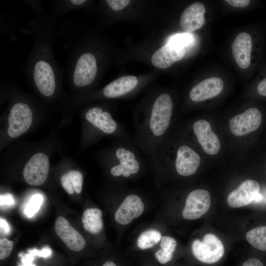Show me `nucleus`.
Wrapping results in <instances>:
<instances>
[{
  "instance_id": "f257e3e1",
  "label": "nucleus",
  "mask_w": 266,
  "mask_h": 266,
  "mask_svg": "<svg viewBox=\"0 0 266 266\" xmlns=\"http://www.w3.org/2000/svg\"><path fill=\"white\" fill-rule=\"evenodd\" d=\"M172 109L170 96L163 93L156 98L149 109L137 113L134 117L133 143L154 164L159 148L167 136Z\"/></svg>"
},
{
  "instance_id": "f03ea898",
  "label": "nucleus",
  "mask_w": 266,
  "mask_h": 266,
  "mask_svg": "<svg viewBox=\"0 0 266 266\" xmlns=\"http://www.w3.org/2000/svg\"><path fill=\"white\" fill-rule=\"evenodd\" d=\"M139 151L133 142L120 139L113 152L114 164L110 168L111 174L114 177L128 178L137 174L143 161Z\"/></svg>"
},
{
  "instance_id": "7ed1b4c3",
  "label": "nucleus",
  "mask_w": 266,
  "mask_h": 266,
  "mask_svg": "<svg viewBox=\"0 0 266 266\" xmlns=\"http://www.w3.org/2000/svg\"><path fill=\"white\" fill-rule=\"evenodd\" d=\"M159 148H162L169 153L162 147ZM172 156V158L163 152H159L155 164L159 159L172 161L176 172L182 176L193 175L200 165V158L199 155L191 147L185 144L179 146L175 152V156Z\"/></svg>"
},
{
  "instance_id": "20e7f679",
  "label": "nucleus",
  "mask_w": 266,
  "mask_h": 266,
  "mask_svg": "<svg viewBox=\"0 0 266 266\" xmlns=\"http://www.w3.org/2000/svg\"><path fill=\"white\" fill-rule=\"evenodd\" d=\"M192 251L199 261L213 264L219 261L225 253V248L221 240L212 233H207L202 241L195 240L192 244Z\"/></svg>"
},
{
  "instance_id": "39448f33",
  "label": "nucleus",
  "mask_w": 266,
  "mask_h": 266,
  "mask_svg": "<svg viewBox=\"0 0 266 266\" xmlns=\"http://www.w3.org/2000/svg\"><path fill=\"white\" fill-rule=\"evenodd\" d=\"M86 120L96 128L105 134H115L120 139L133 142L121 124L115 120L111 114L103 111L99 107L89 109L85 114Z\"/></svg>"
},
{
  "instance_id": "423d86ee",
  "label": "nucleus",
  "mask_w": 266,
  "mask_h": 266,
  "mask_svg": "<svg viewBox=\"0 0 266 266\" xmlns=\"http://www.w3.org/2000/svg\"><path fill=\"white\" fill-rule=\"evenodd\" d=\"M260 186L258 182L248 179L243 182L238 188L233 191L227 198V203L231 207L238 208L251 203L262 201L263 196L260 193Z\"/></svg>"
},
{
  "instance_id": "0eeeda50",
  "label": "nucleus",
  "mask_w": 266,
  "mask_h": 266,
  "mask_svg": "<svg viewBox=\"0 0 266 266\" xmlns=\"http://www.w3.org/2000/svg\"><path fill=\"white\" fill-rule=\"evenodd\" d=\"M49 168L48 157L42 153H36L25 165L23 169L24 178L31 185H41L47 178Z\"/></svg>"
},
{
  "instance_id": "6e6552de",
  "label": "nucleus",
  "mask_w": 266,
  "mask_h": 266,
  "mask_svg": "<svg viewBox=\"0 0 266 266\" xmlns=\"http://www.w3.org/2000/svg\"><path fill=\"white\" fill-rule=\"evenodd\" d=\"M211 204L209 193L203 189H196L187 196L182 215L187 220L197 219L205 214Z\"/></svg>"
},
{
  "instance_id": "1a4fd4ad",
  "label": "nucleus",
  "mask_w": 266,
  "mask_h": 266,
  "mask_svg": "<svg viewBox=\"0 0 266 266\" xmlns=\"http://www.w3.org/2000/svg\"><path fill=\"white\" fill-rule=\"evenodd\" d=\"M32 120V112L27 104L18 103L14 105L8 118L9 136L16 137L24 133L29 129Z\"/></svg>"
},
{
  "instance_id": "9d476101",
  "label": "nucleus",
  "mask_w": 266,
  "mask_h": 266,
  "mask_svg": "<svg viewBox=\"0 0 266 266\" xmlns=\"http://www.w3.org/2000/svg\"><path fill=\"white\" fill-rule=\"evenodd\" d=\"M262 115L256 108H250L231 119L229 127L232 133L242 136L257 130L262 123Z\"/></svg>"
},
{
  "instance_id": "9b49d317",
  "label": "nucleus",
  "mask_w": 266,
  "mask_h": 266,
  "mask_svg": "<svg viewBox=\"0 0 266 266\" xmlns=\"http://www.w3.org/2000/svg\"><path fill=\"white\" fill-rule=\"evenodd\" d=\"M192 129L205 152L214 155L219 152L221 147L219 139L208 121L203 119L197 120L193 124Z\"/></svg>"
},
{
  "instance_id": "f8f14e48",
  "label": "nucleus",
  "mask_w": 266,
  "mask_h": 266,
  "mask_svg": "<svg viewBox=\"0 0 266 266\" xmlns=\"http://www.w3.org/2000/svg\"><path fill=\"white\" fill-rule=\"evenodd\" d=\"M55 230L57 235L69 249L78 252L85 246L86 241L84 237L64 217L57 218Z\"/></svg>"
},
{
  "instance_id": "ddd939ff",
  "label": "nucleus",
  "mask_w": 266,
  "mask_h": 266,
  "mask_svg": "<svg viewBox=\"0 0 266 266\" xmlns=\"http://www.w3.org/2000/svg\"><path fill=\"white\" fill-rule=\"evenodd\" d=\"M97 71L96 60L89 53L82 54L78 59L74 72L73 83L78 87H83L92 83Z\"/></svg>"
},
{
  "instance_id": "4468645a",
  "label": "nucleus",
  "mask_w": 266,
  "mask_h": 266,
  "mask_svg": "<svg viewBox=\"0 0 266 266\" xmlns=\"http://www.w3.org/2000/svg\"><path fill=\"white\" fill-rule=\"evenodd\" d=\"M144 206L141 198L136 195L127 196L115 213V220L119 224L126 225L143 213Z\"/></svg>"
},
{
  "instance_id": "2eb2a0df",
  "label": "nucleus",
  "mask_w": 266,
  "mask_h": 266,
  "mask_svg": "<svg viewBox=\"0 0 266 266\" xmlns=\"http://www.w3.org/2000/svg\"><path fill=\"white\" fill-rule=\"evenodd\" d=\"M35 84L39 92L46 97L52 96L55 89L54 74L47 62L40 61L35 65L33 72Z\"/></svg>"
},
{
  "instance_id": "dca6fc26",
  "label": "nucleus",
  "mask_w": 266,
  "mask_h": 266,
  "mask_svg": "<svg viewBox=\"0 0 266 266\" xmlns=\"http://www.w3.org/2000/svg\"><path fill=\"white\" fill-rule=\"evenodd\" d=\"M185 48L179 45L167 43L153 55L151 61L158 68H166L182 59L185 55Z\"/></svg>"
},
{
  "instance_id": "f3484780",
  "label": "nucleus",
  "mask_w": 266,
  "mask_h": 266,
  "mask_svg": "<svg viewBox=\"0 0 266 266\" xmlns=\"http://www.w3.org/2000/svg\"><path fill=\"white\" fill-rule=\"evenodd\" d=\"M224 87L223 80L219 77L205 79L196 85L191 90L189 97L194 102H199L219 95Z\"/></svg>"
},
{
  "instance_id": "a211bd4d",
  "label": "nucleus",
  "mask_w": 266,
  "mask_h": 266,
  "mask_svg": "<svg viewBox=\"0 0 266 266\" xmlns=\"http://www.w3.org/2000/svg\"><path fill=\"white\" fill-rule=\"evenodd\" d=\"M204 5L200 2H195L188 6L182 13L180 25L187 33H192L201 28L204 24Z\"/></svg>"
},
{
  "instance_id": "6ab92c4d",
  "label": "nucleus",
  "mask_w": 266,
  "mask_h": 266,
  "mask_svg": "<svg viewBox=\"0 0 266 266\" xmlns=\"http://www.w3.org/2000/svg\"><path fill=\"white\" fill-rule=\"evenodd\" d=\"M252 47V39L248 33H240L236 36L232 48L234 59L240 68L245 69L249 66Z\"/></svg>"
},
{
  "instance_id": "aec40b11",
  "label": "nucleus",
  "mask_w": 266,
  "mask_h": 266,
  "mask_svg": "<svg viewBox=\"0 0 266 266\" xmlns=\"http://www.w3.org/2000/svg\"><path fill=\"white\" fill-rule=\"evenodd\" d=\"M137 83V79L134 76H123L107 85L103 90V93L105 97L109 98L122 97L135 89Z\"/></svg>"
},
{
  "instance_id": "412c9836",
  "label": "nucleus",
  "mask_w": 266,
  "mask_h": 266,
  "mask_svg": "<svg viewBox=\"0 0 266 266\" xmlns=\"http://www.w3.org/2000/svg\"><path fill=\"white\" fill-rule=\"evenodd\" d=\"M82 222L87 232L94 234L99 233L103 225L101 211L97 208L86 209L82 215Z\"/></svg>"
},
{
  "instance_id": "4be33fe9",
  "label": "nucleus",
  "mask_w": 266,
  "mask_h": 266,
  "mask_svg": "<svg viewBox=\"0 0 266 266\" xmlns=\"http://www.w3.org/2000/svg\"><path fill=\"white\" fill-rule=\"evenodd\" d=\"M83 177L81 172L70 170L64 173L61 178V185L67 194L72 195L75 191L80 194L82 191Z\"/></svg>"
},
{
  "instance_id": "5701e85b",
  "label": "nucleus",
  "mask_w": 266,
  "mask_h": 266,
  "mask_svg": "<svg viewBox=\"0 0 266 266\" xmlns=\"http://www.w3.org/2000/svg\"><path fill=\"white\" fill-rule=\"evenodd\" d=\"M177 246L176 240L172 237L164 236L161 238V249L157 251L155 257L158 262L164 264L170 261Z\"/></svg>"
},
{
  "instance_id": "b1692460",
  "label": "nucleus",
  "mask_w": 266,
  "mask_h": 266,
  "mask_svg": "<svg viewBox=\"0 0 266 266\" xmlns=\"http://www.w3.org/2000/svg\"><path fill=\"white\" fill-rule=\"evenodd\" d=\"M247 241L254 247L266 251V226L255 228L246 234Z\"/></svg>"
},
{
  "instance_id": "393cba45",
  "label": "nucleus",
  "mask_w": 266,
  "mask_h": 266,
  "mask_svg": "<svg viewBox=\"0 0 266 266\" xmlns=\"http://www.w3.org/2000/svg\"><path fill=\"white\" fill-rule=\"evenodd\" d=\"M162 238L160 232L150 229L142 233L137 240L138 247L141 249H147L153 247Z\"/></svg>"
},
{
  "instance_id": "a878e982",
  "label": "nucleus",
  "mask_w": 266,
  "mask_h": 266,
  "mask_svg": "<svg viewBox=\"0 0 266 266\" xmlns=\"http://www.w3.org/2000/svg\"><path fill=\"white\" fill-rule=\"evenodd\" d=\"M194 40L192 34L189 33H177L170 36L167 43L174 44L180 46L185 47L191 45Z\"/></svg>"
},
{
  "instance_id": "bb28decb",
  "label": "nucleus",
  "mask_w": 266,
  "mask_h": 266,
  "mask_svg": "<svg viewBox=\"0 0 266 266\" xmlns=\"http://www.w3.org/2000/svg\"><path fill=\"white\" fill-rule=\"evenodd\" d=\"M42 197L39 194L33 196L25 208V213L28 217L33 216L40 208L42 203Z\"/></svg>"
},
{
  "instance_id": "cd10ccee",
  "label": "nucleus",
  "mask_w": 266,
  "mask_h": 266,
  "mask_svg": "<svg viewBox=\"0 0 266 266\" xmlns=\"http://www.w3.org/2000/svg\"><path fill=\"white\" fill-rule=\"evenodd\" d=\"M13 242L6 238L0 239V260H3L8 257L13 249Z\"/></svg>"
},
{
  "instance_id": "c85d7f7f",
  "label": "nucleus",
  "mask_w": 266,
  "mask_h": 266,
  "mask_svg": "<svg viewBox=\"0 0 266 266\" xmlns=\"http://www.w3.org/2000/svg\"><path fill=\"white\" fill-rule=\"evenodd\" d=\"M106 1L109 6L115 11L123 9L130 2L129 0H107Z\"/></svg>"
},
{
  "instance_id": "c756f323",
  "label": "nucleus",
  "mask_w": 266,
  "mask_h": 266,
  "mask_svg": "<svg viewBox=\"0 0 266 266\" xmlns=\"http://www.w3.org/2000/svg\"><path fill=\"white\" fill-rule=\"evenodd\" d=\"M0 207H9L15 204V200L13 197L9 194H4L0 195Z\"/></svg>"
},
{
  "instance_id": "7c9ffc66",
  "label": "nucleus",
  "mask_w": 266,
  "mask_h": 266,
  "mask_svg": "<svg viewBox=\"0 0 266 266\" xmlns=\"http://www.w3.org/2000/svg\"><path fill=\"white\" fill-rule=\"evenodd\" d=\"M231 5L236 7H244L249 5V0H226Z\"/></svg>"
},
{
  "instance_id": "2f4dec72",
  "label": "nucleus",
  "mask_w": 266,
  "mask_h": 266,
  "mask_svg": "<svg viewBox=\"0 0 266 266\" xmlns=\"http://www.w3.org/2000/svg\"><path fill=\"white\" fill-rule=\"evenodd\" d=\"M0 227L1 234L7 235L10 233V229L8 223L3 218H0Z\"/></svg>"
},
{
  "instance_id": "473e14b6",
  "label": "nucleus",
  "mask_w": 266,
  "mask_h": 266,
  "mask_svg": "<svg viewBox=\"0 0 266 266\" xmlns=\"http://www.w3.org/2000/svg\"><path fill=\"white\" fill-rule=\"evenodd\" d=\"M31 252L34 256H39L42 257H47L49 256L51 253L50 249L49 248H43L41 251H38L34 249L32 251H31Z\"/></svg>"
},
{
  "instance_id": "72a5a7b5",
  "label": "nucleus",
  "mask_w": 266,
  "mask_h": 266,
  "mask_svg": "<svg viewBox=\"0 0 266 266\" xmlns=\"http://www.w3.org/2000/svg\"><path fill=\"white\" fill-rule=\"evenodd\" d=\"M34 256L31 251L25 256L24 259L21 260L24 266H35L32 264Z\"/></svg>"
},
{
  "instance_id": "f704fd0d",
  "label": "nucleus",
  "mask_w": 266,
  "mask_h": 266,
  "mask_svg": "<svg viewBox=\"0 0 266 266\" xmlns=\"http://www.w3.org/2000/svg\"><path fill=\"white\" fill-rule=\"evenodd\" d=\"M242 266H264L262 263L258 259L251 258L246 261Z\"/></svg>"
},
{
  "instance_id": "c9c22d12",
  "label": "nucleus",
  "mask_w": 266,
  "mask_h": 266,
  "mask_svg": "<svg viewBox=\"0 0 266 266\" xmlns=\"http://www.w3.org/2000/svg\"><path fill=\"white\" fill-rule=\"evenodd\" d=\"M258 93L263 96H266V78L262 81L257 87Z\"/></svg>"
},
{
  "instance_id": "e433bc0d",
  "label": "nucleus",
  "mask_w": 266,
  "mask_h": 266,
  "mask_svg": "<svg viewBox=\"0 0 266 266\" xmlns=\"http://www.w3.org/2000/svg\"><path fill=\"white\" fill-rule=\"evenodd\" d=\"M71 1L75 5H80L85 1V0H71Z\"/></svg>"
},
{
  "instance_id": "4c0bfd02",
  "label": "nucleus",
  "mask_w": 266,
  "mask_h": 266,
  "mask_svg": "<svg viewBox=\"0 0 266 266\" xmlns=\"http://www.w3.org/2000/svg\"><path fill=\"white\" fill-rule=\"evenodd\" d=\"M103 266H117L114 263L111 261H107L103 265Z\"/></svg>"
}]
</instances>
